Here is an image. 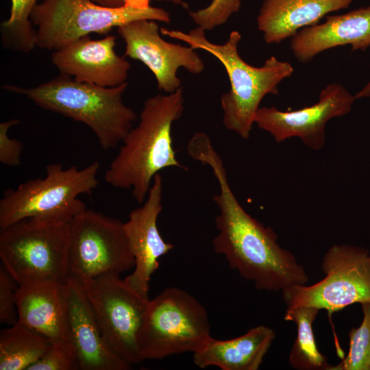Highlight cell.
<instances>
[{"instance_id": "4", "label": "cell", "mask_w": 370, "mask_h": 370, "mask_svg": "<svg viewBox=\"0 0 370 370\" xmlns=\"http://www.w3.org/2000/svg\"><path fill=\"white\" fill-rule=\"evenodd\" d=\"M127 87V82L103 87L62 74L32 88L2 86L7 91L25 95L42 109L86 125L104 150L123 142L137 119L136 112L122 100Z\"/></svg>"}, {"instance_id": "24", "label": "cell", "mask_w": 370, "mask_h": 370, "mask_svg": "<svg viewBox=\"0 0 370 370\" xmlns=\"http://www.w3.org/2000/svg\"><path fill=\"white\" fill-rule=\"evenodd\" d=\"M363 314L359 327L348 333L349 351L342 362L330 370H370V304H361Z\"/></svg>"}, {"instance_id": "10", "label": "cell", "mask_w": 370, "mask_h": 370, "mask_svg": "<svg viewBox=\"0 0 370 370\" xmlns=\"http://www.w3.org/2000/svg\"><path fill=\"white\" fill-rule=\"evenodd\" d=\"M134 264L120 220L87 209L71 220L68 278L84 285L101 275H120Z\"/></svg>"}, {"instance_id": "17", "label": "cell", "mask_w": 370, "mask_h": 370, "mask_svg": "<svg viewBox=\"0 0 370 370\" xmlns=\"http://www.w3.org/2000/svg\"><path fill=\"white\" fill-rule=\"evenodd\" d=\"M345 45L362 51L370 46V6L327 16L324 23L296 33L290 47L296 59L305 64L321 52Z\"/></svg>"}, {"instance_id": "5", "label": "cell", "mask_w": 370, "mask_h": 370, "mask_svg": "<svg viewBox=\"0 0 370 370\" xmlns=\"http://www.w3.org/2000/svg\"><path fill=\"white\" fill-rule=\"evenodd\" d=\"M99 169L97 161L81 169L51 163L45 177L5 190L0 201V229L29 218L70 221L86 210L77 197L90 194L98 186Z\"/></svg>"}, {"instance_id": "1", "label": "cell", "mask_w": 370, "mask_h": 370, "mask_svg": "<svg viewBox=\"0 0 370 370\" xmlns=\"http://www.w3.org/2000/svg\"><path fill=\"white\" fill-rule=\"evenodd\" d=\"M191 158L208 165L219 186L213 201L219 210L215 218L218 231L212 240L216 253L229 267L260 291H282L309 280L304 267L278 243L274 231L247 213L236 199L223 160L204 132L195 134L187 145Z\"/></svg>"}, {"instance_id": "19", "label": "cell", "mask_w": 370, "mask_h": 370, "mask_svg": "<svg viewBox=\"0 0 370 370\" xmlns=\"http://www.w3.org/2000/svg\"><path fill=\"white\" fill-rule=\"evenodd\" d=\"M354 0H264L257 26L267 44H279L303 28L318 24L332 12L347 8Z\"/></svg>"}, {"instance_id": "13", "label": "cell", "mask_w": 370, "mask_h": 370, "mask_svg": "<svg viewBox=\"0 0 370 370\" xmlns=\"http://www.w3.org/2000/svg\"><path fill=\"white\" fill-rule=\"evenodd\" d=\"M355 100L343 85L330 84L321 91L318 102L312 106L290 111L274 106L259 108L254 123L277 143L298 137L306 147L318 150L324 146L328 121L349 113Z\"/></svg>"}, {"instance_id": "25", "label": "cell", "mask_w": 370, "mask_h": 370, "mask_svg": "<svg viewBox=\"0 0 370 370\" xmlns=\"http://www.w3.org/2000/svg\"><path fill=\"white\" fill-rule=\"evenodd\" d=\"M241 0H212L204 8L190 11L189 16L205 31L225 24L241 8Z\"/></svg>"}, {"instance_id": "26", "label": "cell", "mask_w": 370, "mask_h": 370, "mask_svg": "<svg viewBox=\"0 0 370 370\" xmlns=\"http://www.w3.org/2000/svg\"><path fill=\"white\" fill-rule=\"evenodd\" d=\"M79 369L75 349L69 341L51 343L45 354L28 370Z\"/></svg>"}, {"instance_id": "22", "label": "cell", "mask_w": 370, "mask_h": 370, "mask_svg": "<svg viewBox=\"0 0 370 370\" xmlns=\"http://www.w3.org/2000/svg\"><path fill=\"white\" fill-rule=\"evenodd\" d=\"M320 310L310 306L287 308L284 319L297 325V337L291 349L288 362L297 370H330L326 357L318 349L312 324Z\"/></svg>"}, {"instance_id": "15", "label": "cell", "mask_w": 370, "mask_h": 370, "mask_svg": "<svg viewBox=\"0 0 370 370\" xmlns=\"http://www.w3.org/2000/svg\"><path fill=\"white\" fill-rule=\"evenodd\" d=\"M116 37L107 35L93 40L88 36L56 49L52 64L60 74L76 81L103 87H114L126 82L130 64L115 51Z\"/></svg>"}, {"instance_id": "18", "label": "cell", "mask_w": 370, "mask_h": 370, "mask_svg": "<svg viewBox=\"0 0 370 370\" xmlns=\"http://www.w3.org/2000/svg\"><path fill=\"white\" fill-rule=\"evenodd\" d=\"M66 282H38L18 286L17 322L36 331L51 343L69 341Z\"/></svg>"}, {"instance_id": "9", "label": "cell", "mask_w": 370, "mask_h": 370, "mask_svg": "<svg viewBox=\"0 0 370 370\" xmlns=\"http://www.w3.org/2000/svg\"><path fill=\"white\" fill-rule=\"evenodd\" d=\"M321 270L325 276L319 282L282 291L287 308L310 306L332 314L353 304H370V250L332 245L323 257Z\"/></svg>"}, {"instance_id": "30", "label": "cell", "mask_w": 370, "mask_h": 370, "mask_svg": "<svg viewBox=\"0 0 370 370\" xmlns=\"http://www.w3.org/2000/svg\"><path fill=\"white\" fill-rule=\"evenodd\" d=\"M370 97V81L355 95L356 99Z\"/></svg>"}, {"instance_id": "21", "label": "cell", "mask_w": 370, "mask_h": 370, "mask_svg": "<svg viewBox=\"0 0 370 370\" xmlns=\"http://www.w3.org/2000/svg\"><path fill=\"white\" fill-rule=\"evenodd\" d=\"M51 342L18 322L0 332V370H28L46 352Z\"/></svg>"}, {"instance_id": "16", "label": "cell", "mask_w": 370, "mask_h": 370, "mask_svg": "<svg viewBox=\"0 0 370 370\" xmlns=\"http://www.w3.org/2000/svg\"><path fill=\"white\" fill-rule=\"evenodd\" d=\"M68 338L79 370H126L130 367L107 347L83 285L68 278L66 282Z\"/></svg>"}, {"instance_id": "27", "label": "cell", "mask_w": 370, "mask_h": 370, "mask_svg": "<svg viewBox=\"0 0 370 370\" xmlns=\"http://www.w3.org/2000/svg\"><path fill=\"white\" fill-rule=\"evenodd\" d=\"M19 285L12 275L0 267V323L12 325L17 323L16 293Z\"/></svg>"}, {"instance_id": "20", "label": "cell", "mask_w": 370, "mask_h": 370, "mask_svg": "<svg viewBox=\"0 0 370 370\" xmlns=\"http://www.w3.org/2000/svg\"><path fill=\"white\" fill-rule=\"evenodd\" d=\"M275 336V331L264 325L252 328L232 339L211 336L193 353V362L201 369L213 366L221 370H257Z\"/></svg>"}, {"instance_id": "11", "label": "cell", "mask_w": 370, "mask_h": 370, "mask_svg": "<svg viewBox=\"0 0 370 370\" xmlns=\"http://www.w3.org/2000/svg\"><path fill=\"white\" fill-rule=\"evenodd\" d=\"M105 344L130 367L142 359L138 335L147 303L120 275H99L83 285Z\"/></svg>"}, {"instance_id": "14", "label": "cell", "mask_w": 370, "mask_h": 370, "mask_svg": "<svg viewBox=\"0 0 370 370\" xmlns=\"http://www.w3.org/2000/svg\"><path fill=\"white\" fill-rule=\"evenodd\" d=\"M162 179L158 173L153 177L145 201L133 210L123 223L135 262L132 273L124 281L145 299H149V282L158 269L159 258L174 247L163 239L157 224L162 210Z\"/></svg>"}, {"instance_id": "8", "label": "cell", "mask_w": 370, "mask_h": 370, "mask_svg": "<svg viewBox=\"0 0 370 370\" xmlns=\"http://www.w3.org/2000/svg\"><path fill=\"white\" fill-rule=\"evenodd\" d=\"M139 19L169 23L171 15L156 7L108 8L91 0H44L30 15L37 27L36 47L54 51L92 33L107 34L114 27Z\"/></svg>"}, {"instance_id": "7", "label": "cell", "mask_w": 370, "mask_h": 370, "mask_svg": "<svg viewBox=\"0 0 370 370\" xmlns=\"http://www.w3.org/2000/svg\"><path fill=\"white\" fill-rule=\"evenodd\" d=\"M211 337L208 314L193 295L177 287L149 300L138 335L142 359L195 352Z\"/></svg>"}, {"instance_id": "12", "label": "cell", "mask_w": 370, "mask_h": 370, "mask_svg": "<svg viewBox=\"0 0 370 370\" xmlns=\"http://www.w3.org/2000/svg\"><path fill=\"white\" fill-rule=\"evenodd\" d=\"M117 32L125 44V55L143 63L154 75L158 88L167 94L181 88L178 69L195 75L205 69L195 49L164 40L156 21H133L117 27Z\"/></svg>"}, {"instance_id": "29", "label": "cell", "mask_w": 370, "mask_h": 370, "mask_svg": "<svg viewBox=\"0 0 370 370\" xmlns=\"http://www.w3.org/2000/svg\"><path fill=\"white\" fill-rule=\"evenodd\" d=\"M92 2L101 6L108 8H121L124 7L136 9H146L150 7L149 2L151 0H91ZM172 3L180 5L184 9L188 8V4L183 0H158Z\"/></svg>"}, {"instance_id": "3", "label": "cell", "mask_w": 370, "mask_h": 370, "mask_svg": "<svg viewBox=\"0 0 370 370\" xmlns=\"http://www.w3.org/2000/svg\"><path fill=\"white\" fill-rule=\"evenodd\" d=\"M205 32L198 26L188 32L160 28L162 34L212 54L224 66L230 89L221 97L223 123L228 130L247 139L261 101L268 94L279 93L278 85L293 74V67L288 62L280 61L275 56L267 59L262 66H251L238 53V45L241 39L239 32H231L223 44L210 42Z\"/></svg>"}, {"instance_id": "23", "label": "cell", "mask_w": 370, "mask_h": 370, "mask_svg": "<svg viewBox=\"0 0 370 370\" xmlns=\"http://www.w3.org/2000/svg\"><path fill=\"white\" fill-rule=\"evenodd\" d=\"M38 0H11L9 18L1 24L2 43L8 49L28 53L36 47V32L30 15Z\"/></svg>"}, {"instance_id": "6", "label": "cell", "mask_w": 370, "mask_h": 370, "mask_svg": "<svg viewBox=\"0 0 370 370\" xmlns=\"http://www.w3.org/2000/svg\"><path fill=\"white\" fill-rule=\"evenodd\" d=\"M70 221L29 218L1 228V264L19 286L66 282Z\"/></svg>"}, {"instance_id": "28", "label": "cell", "mask_w": 370, "mask_h": 370, "mask_svg": "<svg viewBox=\"0 0 370 370\" xmlns=\"http://www.w3.org/2000/svg\"><path fill=\"white\" fill-rule=\"evenodd\" d=\"M19 122L12 119L0 123V162L5 165L15 166L21 164L23 143L8 136L10 128Z\"/></svg>"}, {"instance_id": "2", "label": "cell", "mask_w": 370, "mask_h": 370, "mask_svg": "<svg viewBox=\"0 0 370 370\" xmlns=\"http://www.w3.org/2000/svg\"><path fill=\"white\" fill-rule=\"evenodd\" d=\"M184 104L182 87L145 101L138 125L124 138L105 173L108 184L131 190L134 199L141 205L160 171L171 166L186 170L176 159L171 136L174 122L183 114Z\"/></svg>"}]
</instances>
